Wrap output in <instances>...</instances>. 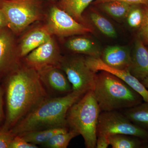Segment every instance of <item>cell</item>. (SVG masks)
<instances>
[{
	"label": "cell",
	"mask_w": 148,
	"mask_h": 148,
	"mask_svg": "<svg viewBox=\"0 0 148 148\" xmlns=\"http://www.w3.org/2000/svg\"><path fill=\"white\" fill-rule=\"evenodd\" d=\"M4 79L7 111L2 127L10 130L49 96L38 71L23 60Z\"/></svg>",
	"instance_id": "obj_1"
},
{
	"label": "cell",
	"mask_w": 148,
	"mask_h": 148,
	"mask_svg": "<svg viewBox=\"0 0 148 148\" xmlns=\"http://www.w3.org/2000/svg\"><path fill=\"white\" fill-rule=\"evenodd\" d=\"M84 95L72 91L64 96L47 97L19 121L11 130L16 135L33 130L69 127L66 121L67 113Z\"/></svg>",
	"instance_id": "obj_2"
},
{
	"label": "cell",
	"mask_w": 148,
	"mask_h": 148,
	"mask_svg": "<svg viewBox=\"0 0 148 148\" xmlns=\"http://www.w3.org/2000/svg\"><path fill=\"white\" fill-rule=\"evenodd\" d=\"M101 71L96 75L92 91L101 112L124 110L143 103L142 96L122 80Z\"/></svg>",
	"instance_id": "obj_3"
},
{
	"label": "cell",
	"mask_w": 148,
	"mask_h": 148,
	"mask_svg": "<svg viewBox=\"0 0 148 148\" xmlns=\"http://www.w3.org/2000/svg\"><path fill=\"white\" fill-rule=\"evenodd\" d=\"M101 112L92 90L88 91L69 109L66 116L69 129L84 140L87 148H96L97 128Z\"/></svg>",
	"instance_id": "obj_4"
},
{
	"label": "cell",
	"mask_w": 148,
	"mask_h": 148,
	"mask_svg": "<svg viewBox=\"0 0 148 148\" xmlns=\"http://www.w3.org/2000/svg\"><path fill=\"white\" fill-rule=\"evenodd\" d=\"M49 0H0L8 27L18 36L36 22L43 21Z\"/></svg>",
	"instance_id": "obj_5"
},
{
	"label": "cell",
	"mask_w": 148,
	"mask_h": 148,
	"mask_svg": "<svg viewBox=\"0 0 148 148\" xmlns=\"http://www.w3.org/2000/svg\"><path fill=\"white\" fill-rule=\"evenodd\" d=\"M52 36L65 38L92 33L86 24L80 23L60 8L55 0H49L42 21Z\"/></svg>",
	"instance_id": "obj_6"
},
{
	"label": "cell",
	"mask_w": 148,
	"mask_h": 148,
	"mask_svg": "<svg viewBox=\"0 0 148 148\" xmlns=\"http://www.w3.org/2000/svg\"><path fill=\"white\" fill-rule=\"evenodd\" d=\"M124 134L143 140L148 139V131L136 125L119 111L101 112L98 119L97 138L108 140L111 135Z\"/></svg>",
	"instance_id": "obj_7"
},
{
	"label": "cell",
	"mask_w": 148,
	"mask_h": 148,
	"mask_svg": "<svg viewBox=\"0 0 148 148\" xmlns=\"http://www.w3.org/2000/svg\"><path fill=\"white\" fill-rule=\"evenodd\" d=\"M59 67L66 74L72 91L84 94L93 90L97 74L88 66L85 57L79 55L62 56Z\"/></svg>",
	"instance_id": "obj_8"
},
{
	"label": "cell",
	"mask_w": 148,
	"mask_h": 148,
	"mask_svg": "<svg viewBox=\"0 0 148 148\" xmlns=\"http://www.w3.org/2000/svg\"><path fill=\"white\" fill-rule=\"evenodd\" d=\"M18 37L8 27L0 29V81L22 62L18 51Z\"/></svg>",
	"instance_id": "obj_9"
},
{
	"label": "cell",
	"mask_w": 148,
	"mask_h": 148,
	"mask_svg": "<svg viewBox=\"0 0 148 148\" xmlns=\"http://www.w3.org/2000/svg\"><path fill=\"white\" fill-rule=\"evenodd\" d=\"M62 57L59 45L55 36H52L46 42L24 57L23 61L27 66L38 72L48 66L59 67Z\"/></svg>",
	"instance_id": "obj_10"
},
{
	"label": "cell",
	"mask_w": 148,
	"mask_h": 148,
	"mask_svg": "<svg viewBox=\"0 0 148 148\" xmlns=\"http://www.w3.org/2000/svg\"><path fill=\"white\" fill-rule=\"evenodd\" d=\"M85 61L88 66L94 72L97 73L98 71H105L118 77L139 93L143 101L148 103V89L129 71L111 68L104 64L100 58L87 56L85 57Z\"/></svg>",
	"instance_id": "obj_11"
},
{
	"label": "cell",
	"mask_w": 148,
	"mask_h": 148,
	"mask_svg": "<svg viewBox=\"0 0 148 148\" xmlns=\"http://www.w3.org/2000/svg\"><path fill=\"white\" fill-rule=\"evenodd\" d=\"M40 22L27 28L18 37V51L22 59L52 36L43 22Z\"/></svg>",
	"instance_id": "obj_12"
},
{
	"label": "cell",
	"mask_w": 148,
	"mask_h": 148,
	"mask_svg": "<svg viewBox=\"0 0 148 148\" xmlns=\"http://www.w3.org/2000/svg\"><path fill=\"white\" fill-rule=\"evenodd\" d=\"M38 72L45 88L63 94H67L72 91L71 85L66 74L58 66H48Z\"/></svg>",
	"instance_id": "obj_13"
},
{
	"label": "cell",
	"mask_w": 148,
	"mask_h": 148,
	"mask_svg": "<svg viewBox=\"0 0 148 148\" xmlns=\"http://www.w3.org/2000/svg\"><path fill=\"white\" fill-rule=\"evenodd\" d=\"M101 60L107 66L121 70H129L131 53L128 48L119 45L109 46L101 54Z\"/></svg>",
	"instance_id": "obj_14"
},
{
	"label": "cell",
	"mask_w": 148,
	"mask_h": 148,
	"mask_svg": "<svg viewBox=\"0 0 148 148\" xmlns=\"http://www.w3.org/2000/svg\"><path fill=\"white\" fill-rule=\"evenodd\" d=\"M128 71L140 81L148 77V49L139 37L131 53V64Z\"/></svg>",
	"instance_id": "obj_15"
},
{
	"label": "cell",
	"mask_w": 148,
	"mask_h": 148,
	"mask_svg": "<svg viewBox=\"0 0 148 148\" xmlns=\"http://www.w3.org/2000/svg\"><path fill=\"white\" fill-rule=\"evenodd\" d=\"M71 37L64 43V46L68 50L75 53L96 58L101 57V49L90 38L81 35Z\"/></svg>",
	"instance_id": "obj_16"
},
{
	"label": "cell",
	"mask_w": 148,
	"mask_h": 148,
	"mask_svg": "<svg viewBox=\"0 0 148 148\" xmlns=\"http://www.w3.org/2000/svg\"><path fill=\"white\" fill-rule=\"evenodd\" d=\"M69 127H56L33 130L18 135L28 143L36 145H43L54 135L67 132Z\"/></svg>",
	"instance_id": "obj_17"
},
{
	"label": "cell",
	"mask_w": 148,
	"mask_h": 148,
	"mask_svg": "<svg viewBox=\"0 0 148 148\" xmlns=\"http://www.w3.org/2000/svg\"><path fill=\"white\" fill-rule=\"evenodd\" d=\"M95 0H55L60 8L80 23L86 24L82 17L85 10Z\"/></svg>",
	"instance_id": "obj_18"
},
{
	"label": "cell",
	"mask_w": 148,
	"mask_h": 148,
	"mask_svg": "<svg viewBox=\"0 0 148 148\" xmlns=\"http://www.w3.org/2000/svg\"><path fill=\"white\" fill-rule=\"evenodd\" d=\"M123 113L134 124L148 131V103H141L123 110Z\"/></svg>",
	"instance_id": "obj_19"
},
{
	"label": "cell",
	"mask_w": 148,
	"mask_h": 148,
	"mask_svg": "<svg viewBox=\"0 0 148 148\" xmlns=\"http://www.w3.org/2000/svg\"><path fill=\"white\" fill-rule=\"evenodd\" d=\"M132 5L123 2L112 1L100 3L96 5L114 18L122 19L126 18Z\"/></svg>",
	"instance_id": "obj_20"
},
{
	"label": "cell",
	"mask_w": 148,
	"mask_h": 148,
	"mask_svg": "<svg viewBox=\"0 0 148 148\" xmlns=\"http://www.w3.org/2000/svg\"><path fill=\"white\" fill-rule=\"evenodd\" d=\"M142 139L124 134L111 135L108 138L109 144L112 148H139L143 146Z\"/></svg>",
	"instance_id": "obj_21"
},
{
	"label": "cell",
	"mask_w": 148,
	"mask_h": 148,
	"mask_svg": "<svg viewBox=\"0 0 148 148\" xmlns=\"http://www.w3.org/2000/svg\"><path fill=\"white\" fill-rule=\"evenodd\" d=\"M90 18L92 24L103 34L112 38H116L117 36L116 30L107 18L96 11L90 12Z\"/></svg>",
	"instance_id": "obj_22"
},
{
	"label": "cell",
	"mask_w": 148,
	"mask_h": 148,
	"mask_svg": "<svg viewBox=\"0 0 148 148\" xmlns=\"http://www.w3.org/2000/svg\"><path fill=\"white\" fill-rule=\"evenodd\" d=\"M79 135L75 130L69 129V131L58 133L42 145L48 148H66L72 139Z\"/></svg>",
	"instance_id": "obj_23"
},
{
	"label": "cell",
	"mask_w": 148,
	"mask_h": 148,
	"mask_svg": "<svg viewBox=\"0 0 148 148\" xmlns=\"http://www.w3.org/2000/svg\"><path fill=\"white\" fill-rule=\"evenodd\" d=\"M141 4H133L131 6L126 18L130 27L134 29H139L144 16V9Z\"/></svg>",
	"instance_id": "obj_24"
},
{
	"label": "cell",
	"mask_w": 148,
	"mask_h": 148,
	"mask_svg": "<svg viewBox=\"0 0 148 148\" xmlns=\"http://www.w3.org/2000/svg\"><path fill=\"white\" fill-rule=\"evenodd\" d=\"M144 9L143 22L139 28L138 37L145 44L148 45V6Z\"/></svg>",
	"instance_id": "obj_25"
},
{
	"label": "cell",
	"mask_w": 148,
	"mask_h": 148,
	"mask_svg": "<svg viewBox=\"0 0 148 148\" xmlns=\"http://www.w3.org/2000/svg\"><path fill=\"white\" fill-rule=\"evenodd\" d=\"M15 135L11 130L0 127V148H10L11 143Z\"/></svg>",
	"instance_id": "obj_26"
},
{
	"label": "cell",
	"mask_w": 148,
	"mask_h": 148,
	"mask_svg": "<svg viewBox=\"0 0 148 148\" xmlns=\"http://www.w3.org/2000/svg\"><path fill=\"white\" fill-rule=\"evenodd\" d=\"M38 146L28 143L20 135L14 136L11 143L10 148H37Z\"/></svg>",
	"instance_id": "obj_27"
},
{
	"label": "cell",
	"mask_w": 148,
	"mask_h": 148,
	"mask_svg": "<svg viewBox=\"0 0 148 148\" xmlns=\"http://www.w3.org/2000/svg\"><path fill=\"white\" fill-rule=\"evenodd\" d=\"M119 1L128 3L130 4H141L145 6H148V0H95L93 3L96 5L100 3L105 2Z\"/></svg>",
	"instance_id": "obj_28"
},
{
	"label": "cell",
	"mask_w": 148,
	"mask_h": 148,
	"mask_svg": "<svg viewBox=\"0 0 148 148\" xmlns=\"http://www.w3.org/2000/svg\"><path fill=\"white\" fill-rule=\"evenodd\" d=\"M8 27L7 19L3 12L0 9V29Z\"/></svg>",
	"instance_id": "obj_29"
},
{
	"label": "cell",
	"mask_w": 148,
	"mask_h": 148,
	"mask_svg": "<svg viewBox=\"0 0 148 148\" xmlns=\"http://www.w3.org/2000/svg\"><path fill=\"white\" fill-rule=\"evenodd\" d=\"M3 92L1 88L0 87V123L2 121L3 112Z\"/></svg>",
	"instance_id": "obj_30"
},
{
	"label": "cell",
	"mask_w": 148,
	"mask_h": 148,
	"mask_svg": "<svg viewBox=\"0 0 148 148\" xmlns=\"http://www.w3.org/2000/svg\"><path fill=\"white\" fill-rule=\"evenodd\" d=\"M148 89V77L140 81Z\"/></svg>",
	"instance_id": "obj_31"
},
{
	"label": "cell",
	"mask_w": 148,
	"mask_h": 148,
	"mask_svg": "<svg viewBox=\"0 0 148 148\" xmlns=\"http://www.w3.org/2000/svg\"><path fill=\"white\" fill-rule=\"evenodd\" d=\"M147 143H148V139H147Z\"/></svg>",
	"instance_id": "obj_32"
}]
</instances>
